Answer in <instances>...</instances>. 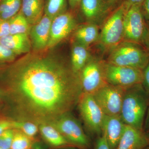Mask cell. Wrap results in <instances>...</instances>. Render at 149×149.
Listing matches in <instances>:
<instances>
[{
	"mask_svg": "<svg viewBox=\"0 0 149 149\" xmlns=\"http://www.w3.org/2000/svg\"><path fill=\"white\" fill-rule=\"evenodd\" d=\"M51 49L31 51L0 74L22 120L50 123L70 113L83 93L80 74Z\"/></svg>",
	"mask_w": 149,
	"mask_h": 149,
	"instance_id": "cell-1",
	"label": "cell"
},
{
	"mask_svg": "<svg viewBox=\"0 0 149 149\" xmlns=\"http://www.w3.org/2000/svg\"><path fill=\"white\" fill-rule=\"evenodd\" d=\"M149 95L142 84L125 89L120 116L125 125L143 130Z\"/></svg>",
	"mask_w": 149,
	"mask_h": 149,
	"instance_id": "cell-2",
	"label": "cell"
},
{
	"mask_svg": "<svg viewBox=\"0 0 149 149\" xmlns=\"http://www.w3.org/2000/svg\"><path fill=\"white\" fill-rule=\"evenodd\" d=\"M106 61L143 70L149 61V52L141 44L123 41L109 51Z\"/></svg>",
	"mask_w": 149,
	"mask_h": 149,
	"instance_id": "cell-3",
	"label": "cell"
},
{
	"mask_svg": "<svg viewBox=\"0 0 149 149\" xmlns=\"http://www.w3.org/2000/svg\"><path fill=\"white\" fill-rule=\"evenodd\" d=\"M130 6L124 1L107 16L102 24L97 42L110 51L124 40V18Z\"/></svg>",
	"mask_w": 149,
	"mask_h": 149,
	"instance_id": "cell-4",
	"label": "cell"
},
{
	"mask_svg": "<svg viewBox=\"0 0 149 149\" xmlns=\"http://www.w3.org/2000/svg\"><path fill=\"white\" fill-rule=\"evenodd\" d=\"M104 77L108 84L124 88L142 84L143 70L120 66L103 60Z\"/></svg>",
	"mask_w": 149,
	"mask_h": 149,
	"instance_id": "cell-5",
	"label": "cell"
},
{
	"mask_svg": "<svg viewBox=\"0 0 149 149\" xmlns=\"http://www.w3.org/2000/svg\"><path fill=\"white\" fill-rule=\"evenodd\" d=\"M77 104L81 117L88 130L94 134H101L105 114L93 95L82 93Z\"/></svg>",
	"mask_w": 149,
	"mask_h": 149,
	"instance_id": "cell-6",
	"label": "cell"
},
{
	"mask_svg": "<svg viewBox=\"0 0 149 149\" xmlns=\"http://www.w3.org/2000/svg\"><path fill=\"white\" fill-rule=\"evenodd\" d=\"M125 89L107 84L93 95L106 115H120Z\"/></svg>",
	"mask_w": 149,
	"mask_h": 149,
	"instance_id": "cell-7",
	"label": "cell"
},
{
	"mask_svg": "<svg viewBox=\"0 0 149 149\" xmlns=\"http://www.w3.org/2000/svg\"><path fill=\"white\" fill-rule=\"evenodd\" d=\"M146 29V21L144 18L141 6L129 7L124 18V40L143 45Z\"/></svg>",
	"mask_w": 149,
	"mask_h": 149,
	"instance_id": "cell-8",
	"label": "cell"
},
{
	"mask_svg": "<svg viewBox=\"0 0 149 149\" xmlns=\"http://www.w3.org/2000/svg\"><path fill=\"white\" fill-rule=\"evenodd\" d=\"M49 124L56 128L70 143L85 148L89 146L90 142L88 137L79 122L69 113Z\"/></svg>",
	"mask_w": 149,
	"mask_h": 149,
	"instance_id": "cell-9",
	"label": "cell"
},
{
	"mask_svg": "<svg viewBox=\"0 0 149 149\" xmlns=\"http://www.w3.org/2000/svg\"><path fill=\"white\" fill-rule=\"evenodd\" d=\"M83 93L93 94L107 84L104 77L103 60L93 56L80 71Z\"/></svg>",
	"mask_w": 149,
	"mask_h": 149,
	"instance_id": "cell-10",
	"label": "cell"
},
{
	"mask_svg": "<svg viewBox=\"0 0 149 149\" xmlns=\"http://www.w3.org/2000/svg\"><path fill=\"white\" fill-rule=\"evenodd\" d=\"M77 27V20L72 12L67 11L52 21L47 49H52L74 32Z\"/></svg>",
	"mask_w": 149,
	"mask_h": 149,
	"instance_id": "cell-11",
	"label": "cell"
},
{
	"mask_svg": "<svg viewBox=\"0 0 149 149\" xmlns=\"http://www.w3.org/2000/svg\"><path fill=\"white\" fill-rule=\"evenodd\" d=\"M52 19L44 14L39 22L30 27L29 36L32 51L40 52L47 49Z\"/></svg>",
	"mask_w": 149,
	"mask_h": 149,
	"instance_id": "cell-12",
	"label": "cell"
},
{
	"mask_svg": "<svg viewBox=\"0 0 149 149\" xmlns=\"http://www.w3.org/2000/svg\"><path fill=\"white\" fill-rule=\"evenodd\" d=\"M80 7L87 22L99 26L110 10L107 0H81Z\"/></svg>",
	"mask_w": 149,
	"mask_h": 149,
	"instance_id": "cell-13",
	"label": "cell"
},
{
	"mask_svg": "<svg viewBox=\"0 0 149 149\" xmlns=\"http://www.w3.org/2000/svg\"><path fill=\"white\" fill-rule=\"evenodd\" d=\"M149 146V138L144 130L125 125L124 131L115 149H145Z\"/></svg>",
	"mask_w": 149,
	"mask_h": 149,
	"instance_id": "cell-14",
	"label": "cell"
},
{
	"mask_svg": "<svg viewBox=\"0 0 149 149\" xmlns=\"http://www.w3.org/2000/svg\"><path fill=\"white\" fill-rule=\"evenodd\" d=\"M125 125L120 115H105L102 126V134L105 137L111 149H115L117 146Z\"/></svg>",
	"mask_w": 149,
	"mask_h": 149,
	"instance_id": "cell-15",
	"label": "cell"
},
{
	"mask_svg": "<svg viewBox=\"0 0 149 149\" xmlns=\"http://www.w3.org/2000/svg\"><path fill=\"white\" fill-rule=\"evenodd\" d=\"M0 43L18 56L32 51V45L27 34H10L0 39Z\"/></svg>",
	"mask_w": 149,
	"mask_h": 149,
	"instance_id": "cell-16",
	"label": "cell"
},
{
	"mask_svg": "<svg viewBox=\"0 0 149 149\" xmlns=\"http://www.w3.org/2000/svg\"><path fill=\"white\" fill-rule=\"evenodd\" d=\"M99 25L88 23L77 27L73 33V40L85 46L89 47L97 42L100 36Z\"/></svg>",
	"mask_w": 149,
	"mask_h": 149,
	"instance_id": "cell-17",
	"label": "cell"
},
{
	"mask_svg": "<svg viewBox=\"0 0 149 149\" xmlns=\"http://www.w3.org/2000/svg\"><path fill=\"white\" fill-rule=\"evenodd\" d=\"M45 6V0H22L20 11L31 26L43 17Z\"/></svg>",
	"mask_w": 149,
	"mask_h": 149,
	"instance_id": "cell-18",
	"label": "cell"
},
{
	"mask_svg": "<svg viewBox=\"0 0 149 149\" xmlns=\"http://www.w3.org/2000/svg\"><path fill=\"white\" fill-rule=\"evenodd\" d=\"M89 48L74 40L72 41L70 63L72 69L77 73H80L93 57Z\"/></svg>",
	"mask_w": 149,
	"mask_h": 149,
	"instance_id": "cell-19",
	"label": "cell"
},
{
	"mask_svg": "<svg viewBox=\"0 0 149 149\" xmlns=\"http://www.w3.org/2000/svg\"><path fill=\"white\" fill-rule=\"evenodd\" d=\"M39 129L43 139L52 146H63L70 143L60 132L49 123L40 124Z\"/></svg>",
	"mask_w": 149,
	"mask_h": 149,
	"instance_id": "cell-20",
	"label": "cell"
},
{
	"mask_svg": "<svg viewBox=\"0 0 149 149\" xmlns=\"http://www.w3.org/2000/svg\"><path fill=\"white\" fill-rule=\"evenodd\" d=\"M22 0H0V19L9 20L20 11Z\"/></svg>",
	"mask_w": 149,
	"mask_h": 149,
	"instance_id": "cell-21",
	"label": "cell"
},
{
	"mask_svg": "<svg viewBox=\"0 0 149 149\" xmlns=\"http://www.w3.org/2000/svg\"><path fill=\"white\" fill-rule=\"evenodd\" d=\"M67 0H47L45 2V14L51 19L67 11Z\"/></svg>",
	"mask_w": 149,
	"mask_h": 149,
	"instance_id": "cell-22",
	"label": "cell"
},
{
	"mask_svg": "<svg viewBox=\"0 0 149 149\" xmlns=\"http://www.w3.org/2000/svg\"><path fill=\"white\" fill-rule=\"evenodd\" d=\"M8 20L10 34H27L29 35L31 26L20 11Z\"/></svg>",
	"mask_w": 149,
	"mask_h": 149,
	"instance_id": "cell-23",
	"label": "cell"
},
{
	"mask_svg": "<svg viewBox=\"0 0 149 149\" xmlns=\"http://www.w3.org/2000/svg\"><path fill=\"white\" fill-rule=\"evenodd\" d=\"M13 128L19 130L31 139L37 135L39 129L37 123L23 120L13 121Z\"/></svg>",
	"mask_w": 149,
	"mask_h": 149,
	"instance_id": "cell-24",
	"label": "cell"
},
{
	"mask_svg": "<svg viewBox=\"0 0 149 149\" xmlns=\"http://www.w3.org/2000/svg\"><path fill=\"white\" fill-rule=\"evenodd\" d=\"M15 130L14 135L10 149L32 148L33 145L31 139L19 130Z\"/></svg>",
	"mask_w": 149,
	"mask_h": 149,
	"instance_id": "cell-25",
	"label": "cell"
},
{
	"mask_svg": "<svg viewBox=\"0 0 149 149\" xmlns=\"http://www.w3.org/2000/svg\"><path fill=\"white\" fill-rule=\"evenodd\" d=\"M18 55L0 43V65L8 64L17 59Z\"/></svg>",
	"mask_w": 149,
	"mask_h": 149,
	"instance_id": "cell-26",
	"label": "cell"
},
{
	"mask_svg": "<svg viewBox=\"0 0 149 149\" xmlns=\"http://www.w3.org/2000/svg\"><path fill=\"white\" fill-rule=\"evenodd\" d=\"M15 130L8 129L0 136V147L6 149H10L13 140Z\"/></svg>",
	"mask_w": 149,
	"mask_h": 149,
	"instance_id": "cell-27",
	"label": "cell"
},
{
	"mask_svg": "<svg viewBox=\"0 0 149 149\" xmlns=\"http://www.w3.org/2000/svg\"><path fill=\"white\" fill-rule=\"evenodd\" d=\"M10 34L9 20L0 19V39Z\"/></svg>",
	"mask_w": 149,
	"mask_h": 149,
	"instance_id": "cell-28",
	"label": "cell"
},
{
	"mask_svg": "<svg viewBox=\"0 0 149 149\" xmlns=\"http://www.w3.org/2000/svg\"><path fill=\"white\" fill-rule=\"evenodd\" d=\"M142 85L149 95V61L143 70V80Z\"/></svg>",
	"mask_w": 149,
	"mask_h": 149,
	"instance_id": "cell-29",
	"label": "cell"
},
{
	"mask_svg": "<svg viewBox=\"0 0 149 149\" xmlns=\"http://www.w3.org/2000/svg\"><path fill=\"white\" fill-rule=\"evenodd\" d=\"M95 149H111L105 137L102 134L96 141Z\"/></svg>",
	"mask_w": 149,
	"mask_h": 149,
	"instance_id": "cell-30",
	"label": "cell"
},
{
	"mask_svg": "<svg viewBox=\"0 0 149 149\" xmlns=\"http://www.w3.org/2000/svg\"><path fill=\"white\" fill-rule=\"evenodd\" d=\"M13 128V121L8 120H0V136L8 129Z\"/></svg>",
	"mask_w": 149,
	"mask_h": 149,
	"instance_id": "cell-31",
	"label": "cell"
},
{
	"mask_svg": "<svg viewBox=\"0 0 149 149\" xmlns=\"http://www.w3.org/2000/svg\"><path fill=\"white\" fill-rule=\"evenodd\" d=\"M141 10L145 19L149 21V0H144L141 5Z\"/></svg>",
	"mask_w": 149,
	"mask_h": 149,
	"instance_id": "cell-32",
	"label": "cell"
},
{
	"mask_svg": "<svg viewBox=\"0 0 149 149\" xmlns=\"http://www.w3.org/2000/svg\"><path fill=\"white\" fill-rule=\"evenodd\" d=\"M146 29L143 42L144 46L149 52V21H146Z\"/></svg>",
	"mask_w": 149,
	"mask_h": 149,
	"instance_id": "cell-33",
	"label": "cell"
},
{
	"mask_svg": "<svg viewBox=\"0 0 149 149\" xmlns=\"http://www.w3.org/2000/svg\"><path fill=\"white\" fill-rule=\"evenodd\" d=\"M68 1L70 8L74 10L80 7L81 0H68Z\"/></svg>",
	"mask_w": 149,
	"mask_h": 149,
	"instance_id": "cell-34",
	"label": "cell"
},
{
	"mask_svg": "<svg viewBox=\"0 0 149 149\" xmlns=\"http://www.w3.org/2000/svg\"><path fill=\"white\" fill-rule=\"evenodd\" d=\"M145 131L149 133V105L146 114L144 121V127Z\"/></svg>",
	"mask_w": 149,
	"mask_h": 149,
	"instance_id": "cell-35",
	"label": "cell"
},
{
	"mask_svg": "<svg viewBox=\"0 0 149 149\" xmlns=\"http://www.w3.org/2000/svg\"><path fill=\"white\" fill-rule=\"evenodd\" d=\"M125 1L130 6L133 5L141 6L144 0H125Z\"/></svg>",
	"mask_w": 149,
	"mask_h": 149,
	"instance_id": "cell-36",
	"label": "cell"
},
{
	"mask_svg": "<svg viewBox=\"0 0 149 149\" xmlns=\"http://www.w3.org/2000/svg\"><path fill=\"white\" fill-rule=\"evenodd\" d=\"M110 9L111 10L116 5L119 0H107Z\"/></svg>",
	"mask_w": 149,
	"mask_h": 149,
	"instance_id": "cell-37",
	"label": "cell"
},
{
	"mask_svg": "<svg viewBox=\"0 0 149 149\" xmlns=\"http://www.w3.org/2000/svg\"><path fill=\"white\" fill-rule=\"evenodd\" d=\"M33 149H43L42 146L39 143L34 144L33 146Z\"/></svg>",
	"mask_w": 149,
	"mask_h": 149,
	"instance_id": "cell-38",
	"label": "cell"
},
{
	"mask_svg": "<svg viewBox=\"0 0 149 149\" xmlns=\"http://www.w3.org/2000/svg\"><path fill=\"white\" fill-rule=\"evenodd\" d=\"M6 65H0V74H1V72L3 68L4 67V66H5Z\"/></svg>",
	"mask_w": 149,
	"mask_h": 149,
	"instance_id": "cell-39",
	"label": "cell"
},
{
	"mask_svg": "<svg viewBox=\"0 0 149 149\" xmlns=\"http://www.w3.org/2000/svg\"><path fill=\"white\" fill-rule=\"evenodd\" d=\"M145 149H149V146H148L147 147V148H146Z\"/></svg>",
	"mask_w": 149,
	"mask_h": 149,
	"instance_id": "cell-40",
	"label": "cell"
},
{
	"mask_svg": "<svg viewBox=\"0 0 149 149\" xmlns=\"http://www.w3.org/2000/svg\"><path fill=\"white\" fill-rule=\"evenodd\" d=\"M0 149H6L4 148H1V147H0Z\"/></svg>",
	"mask_w": 149,
	"mask_h": 149,
	"instance_id": "cell-41",
	"label": "cell"
},
{
	"mask_svg": "<svg viewBox=\"0 0 149 149\" xmlns=\"http://www.w3.org/2000/svg\"><path fill=\"white\" fill-rule=\"evenodd\" d=\"M148 137L149 138V134H148Z\"/></svg>",
	"mask_w": 149,
	"mask_h": 149,
	"instance_id": "cell-42",
	"label": "cell"
}]
</instances>
